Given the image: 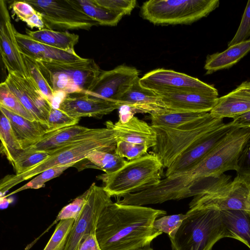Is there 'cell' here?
<instances>
[{
  "label": "cell",
  "instance_id": "6da1fadb",
  "mask_svg": "<svg viewBox=\"0 0 250 250\" xmlns=\"http://www.w3.org/2000/svg\"><path fill=\"white\" fill-rule=\"evenodd\" d=\"M164 210L112 202L99 217L96 236L101 250H136L150 245L162 232L154 221L166 215Z\"/></svg>",
  "mask_w": 250,
  "mask_h": 250
},
{
  "label": "cell",
  "instance_id": "7a4b0ae2",
  "mask_svg": "<svg viewBox=\"0 0 250 250\" xmlns=\"http://www.w3.org/2000/svg\"><path fill=\"white\" fill-rule=\"evenodd\" d=\"M105 125V127L100 128L96 133L87 137L58 148L51 153L47 159L28 171L19 175H6L0 181L1 195L15 186L46 169L70 164L75 165L95 150L115 151L117 140L110 121L106 122Z\"/></svg>",
  "mask_w": 250,
  "mask_h": 250
},
{
  "label": "cell",
  "instance_id": "3957f363",
  "mask_svg": "<svg viewBox=\"0 0 250 250\" xmlns=\"http://www.w3.org/2000/svg\"><path fill=\"white\" fill-rule=\"evenodd\" d=\"M186 214L175 236L170 239L176 250H211L222 238L236 239L223 223L220 210L193 208Z\"/></svg>",
  "mask_w": 250,
  "mask_h": 250
},
{
  "label": "cell",
  "instance_id": "277c9868",
  "mask_svg": "<svg viewBox=\"0 0 250 250\" xmlns=\"http://www.w3.org/2000/svg\"><path fill=\"white\" fill-rule=\"evenodd\" d=\"M164 167L152 153L127 161L116 171L97 177L102 181L104 188L112 196L140 192L157 184L162 180Z\"/></svg>",
  "mask_w": 250,
  "mask_h": 250
},
{
  "label": "cell",
  "instance_id": "5b68a950",
  "mask_svg": "<svg viewBox=\"0 0 250 250\" xmlns=\"http://www.w3.org/2000/svg\"><path fill=\"white\" fill-rule=\"evenodd\" d=\"M225 123L209 112L203 117L175 128L152 126L156 133V144L151 153L167 168L175 159L199 138Z\"/></svg>",
  "mask_w": 250,
  "mask_h": 250
},
{
  "label": "cell",
  "instance_id": "8992f818",
  "mask_svg": "<svg viewBox=\"0 0 250 250\" xmlns=\"http://www.w3.org/2000/svg\"><path fill=\"white\" fill-rule=\"evenodd\" d=\"M37 62L54 93L89 92L102 71L90 59L72 62Z\"/></svg>",
  "mask_w": 250,
  "mask_h": 250
},
{
  "label": "cell",
  "instance_id": "52a82bcc",
  "mask_svg": "<svg viewBox=\"0 0 250 250\" xmlns=\"http://www.w3.org/2000/svg\"><path fill=\"white\" fill-rule=\"evenodd\" d=\"M219 3L218 0H150L143 3L141 13L154 24H190L207 17Z\"/></svg>",
  "mask_w": 250,
  "mask_h": 250
},
{
  "label": "cell",
  "instance_id": "ba28073f",
  "mask_svg": "<svg viewBox=\"0 0 250 250\" xmlns=\"http://www.w3.org/2000/svg\"><path fill=\"white\" fill-rule=\"evenodd\" d=\"M250 140V127H235L199 164L187 171L193 181L215 179L236 170L239 156Z\"/></svg>",
  "mask_w": 250,
  "mask_h": 250
},
{
  "label": "cell",
  "instance_id": "9c48e42d",
  "mask_svg": "<svg viewBox=\"0 0 250 250\" xmlns=\"http://www.w3.org/2000/svg\"><path fill=\"white\" fill-rule=\"evenodd\" d=\"M189 205V208L240 210L250 212V177L237 175L233 181L227 179L209 192L194 197Z\"/></svg>",
  "mask_w": 250,
  "mask_h": 250
},
{
  "label": "cell",
  "instance_id": "30bf717a",
  "mask_svg": "<svg viewBox=\"0 0 250 250\" xmlns=\"http://www.w3.org/2000/svg\"><path fill=\"white\" fill-rule=\"evenodd\" d=\"M40 12L46 28L59 30H88L99 23L85 14L71 0H25Z\"/></svg>",
  "mask_w": 250,
  "mask_h": 250
},
{
  "label": "cell",
  "instance_id": "8fae6325",
  "mask_svg": "<svg viewBox=\"0 0 250 250\" xmlns=\"http://www.w3.org/2000/svg\"><path fill=\"white\" fill-rule=\"evenodd\" d=\"M86 201L79 217L74 222L64 250H78L84 236L96 232L99 217L102 210L112 203L111 196L93 183L86 190Z\"/></svg>",
  "mask_w": 250,
  "mask_h": 250
},
{
  "label": "cell",
  "instance_id": "7c38bea8",
  "mask_svg": "<svg viewBox=\"0 0 250 250\" xmlns=\"http://www.w3.org/2000/svg\"><path fill=\"white\" fill-rule=\"evenodd\" d=\"M235 126L224 124L205 134L180 153L167 168L166 177L188 171L199 164Z\"/></svg>",
  "mask_w": 250,
  "mask_h": 250
},
{
  "label": "cell",
  "instance_id": "4fadbf2b",
  "mask_svg": "<svg viewBox=\"0 0 250 250\" xmlns=\"http://www.w3.org/2000/svg\"><path fill=\"white\" fill-rule=\"evenodd\" d=\"M140 85L155 92L192 91L212 93L218 96L213 86L196 78L172 70L158 68L140 78Z\"/></svg>",
  "mask_w": 250,
  "mask_h": 250
},
{
  "label": "cell",
  "instance_id": "5bb4252c",
  "mask_svg": "<svg viewBox=\"0 0 250 250\" xmlns=\"http://www.w3.org/2000/svg\"><path fill=\"white\" fill-rule=\"evenodd\" d=\"M3 83L36 121L47 125L52 104L30 77L24 78L14 73H8Z\"/></svg>",
  "mask_w": 250,
  "mask_h": 250
},
{
  "label": "cell",
  "instance_id": "9a60e30c",
  "mask_svg": "<svg viewBox=\"0 0 250 250\" xmlns=\"http://www.w3.org/2000/svg\"><path fill=\"white\" fill-rule=\"evenodd\" d=\"M122 104L94 95L89 92L67 94L61 102L59 109L74 118L93 117L101 119Z\"/></svg>",
  "mask_w": 250,
  "mask_h": 250
},
{
  "label": "cell",
  "instance_id": "2e32d148",
  "mask_svg": "<svg viewBox=\"0 0 250 250\" xmlns=\"http://www.w3.org/2000/svg\"><path fill=\"white\" fill-rule=\"evenodd\" d=\"M5 0H0V52L8 73L28 77Z\"/></svg>",
  "mask_w": 250,
  "mask_h": 250
},
{
  "label": "cell",
  "instance_id": "e0dca14e",
  "mask_svg": "<svg viewBox=\"0 0 250 250\" xmlns=\"http://www.w3.org/2000/svg\"><path fill=\"white\" fill-rule=\"evenodd\" d=\"M138 77L139 71L136 68L123 64L112 70H102L89 93L119 102Z\"/></svg>",
  "mask_w": 250,
  "mask_h": 250
},
{
  "label": "cell",
  "instance_id": "ac0fdd59",
  "mask_svg": "<svg viewBox=\"0 0 250 250\" xmlns=\"http://www.w3.org/2000/svg\"><path fill=\"white\" fill-rule=\"evenodd\" d=\"M156 93L159 96L165 108L176 111L209 112L218 99V95L201 91H171Z\"/></svg>",
  "mask_w": 250,
  "mask_h": 250
},
{
  "label": "cell",
  "instance_id": "d6986e66",
  "mask_svg": "<svg viewBox=\"0 0 250 250\" xmlns=\"http://www.w3.org/2000/svg\"><path fill=\"white\" fill-rule=\"evenodd\" d=\"M16 39L21 53L36 61L72 62L81 61L83 58L75 51H65L39 42L26 34L15 30Z\"/></svg>",
  "mask_w": 250,
  "mask_h": 250
},
{
  "label": "cell",
  "instance_id": "ffe728a7",
  "mask_svg": "<svg viewBox=\"0 0 250 250\" xmlns=\"http://www.w3.org/2000/svg\"><path fill=\"white\" fill-rule=\"evenodd\" d=\"M99 129L75 125L48 132L37 144L25 149L44 151L50 154L62 146L94 134Z\"/></svg>",
  "mask_w": 250,
  "mask_h": 250
},
{
  "label": "cell",
  "instance_id": "44dd1931",
  "mask_svg": "<svg viewBox=\"0 0 250 250\" xmlns=\"http://www.w3.org/2000/svg\"><path fill=\"white\" fill-rule=\"evenodd\" d=\"M110 124L117 141L144 145L148 148H152L156 144V133L153 127L134 116L126 122L118 121L113 124L110 121Z\"/></svg>",
  "mask_w": 250,
  "mask_h": 250
},
{
  "label": "cell",
  "instance_id": "7402d4cb",
  "mask_svg": "<svg viewBox=\"0 0 250 250\" xmlns=\"http://www.w3.org/2000/svg\"><path fill=\"white\" fill-rule=\"evenodd\" d=\"M0 111L8 118L13 131L23 149L37 144L47 132V125L30 121L0 106Z\"/></svg>",
  "mask_w": 250,
  "mask_h": 250
},
{
  "label": "cell",
  "instance_id": "603a6c76",
  "mask_svg": "<svg viewBox=\"0 0 250 250\" xmlns=\"http://www.w3.org/2000/svg\"><path fill=\"white\" fill-rule=\"evenodd\" d=\"M139 77L133 82L130 87L123 95L119 103L122 105L131 108L134 113L151 114L162 108H165L159 96L153 91L142 87L139 83Z\"/></svg>",
  "mask_w": 250,
  "mask_h": 250
},
{
  "label": "cell",
  "instance_id": "cb8c5ba5",
  "mask_svg": "<svg viewBox=\"0 0 250 250\" xmlns=\"http://www.w3.org/2000/svg\"><path fill=\"white\" fill-rule=\"evenodd\" d=\"M250 111V94L235 88L218 98L217 104L209 113L218 119H234Z\"/></svg>",
  "mask_w": 250,
  "mask_h": 250
},
{
  "label": "cell",
  "instance_id": "d4e9b609",
  "mask_svg": "<svg viewBox=\"0 0 250 250\" xmlns=\"http://www.w3.org/2000/svg\"><path fill=\"white\" fill-rule=\"evenodd\" d=\"M250 52V40L230 46L222 52L209 55L204 68L206 74L232 67Z\"/></svg>",
  "mask_w": 250,
  "mask_h": 250
},
{
  "label": "cell",
  "instance_id": "484cf974",
  "mask_svg": "<svg viewBox=\"0 0 250 250\" xmlns=\"http://www.w3.org/2000/svg\"><path fill=\"white\" fill-rule=\"evenodd\" d=\"M27 35L34 40L54 48L65 51H74V46L79 36L67 31H60L47 28L36 31L25 29Z\"/></svg>",
  "mask_w": 250,
  "mask_h": 250
},
{
  "label": "cell",
  "instance_id": "4316f807",
  "mask_svg": "<svg viewBox=\"0 0 250 250\" xmlns=\"http://www.w3.org/2000/svg\"><path fill=\"white\" fill-rule=\"evenodd\" d=\"M227 229L250 249V212L240 210H220Z\"/></svg>",
  "mask_w": 250,
  "mask_h": 250
},
{
  "label": "cell",
  "instance_id": "83f0119b",
  "mask_svg": "<svg viewBox=\"0 0 250 250\" xmlns=\"http://www.w3.org/2000/svg\"><path fill=\"white\" fill-rule=\"evenodd\" d=\"M208 112L176 111L162 108L150 114L152 126L175 128L204 116Z\"/></svg>",
  "mask_w": 250,
  "mask_h": 250
},
{
  "label": "cell",
  "instance_id": "f1b7e54d",
  "mask_svg": "<svg viewBox=\"0 0 250 250\" xmlns=\"http://www.w3.org/2000/svg\"><path fill=\"white\" fill-rule=\"evenodd\" d=\"M82 10L99 25L115 26L124 15L109 10L96 2L95 0H75Z\"/></svg>",
  "mask_w": 250,
  "mask_h": 250
},
{
  "label": "cell",
  "instance_id": "f546056e",
  "mask_svg": "<svg viewBox=\"0 0 250 250\" xmlns=\"http://www.w3.org/2000/svg\"><path fill=\"white\" fill-rule=\"evenodd\" d=\"M0 152L12 164L23 150L12 128L8 118L0 111Z\"/></svg>",
  "mask_w": 250,
  "mask_h": 250
},
{
  "label": "cell",
  "instance_id": "4dcf8cb0",
  "mask_svg": "<svg viewBox=\"0 0 250 250\" xmlns=\"http://www.w3.org/2000/svg\"><path fill=\"white\" fill-rule=\"evenodd\" d=\"M92 163L94 168L104 171L106 174L112 173L123 166L127 162L115 151L95 150L85 158Z\"/></svg>",
  "mask_w": 250,
  "mask_h": 250
},
{
  "label": "cell",
  "instance_id": "1f68e13d",
  "mask_svg": "<svg viewBox=\"0 0 250 250\" xmlns=\"http://www.w3.org/2000/svg\"><path fill=\"white\" fill-rule=\"evenodd\" d=\"M14 13L31 28H46L41 14L31 4L24 1H14L11 5Z\"/></svg>",
  "mask_w": 250,
  "mask_h": 250
},
{
  "label": "cell",
  "instance_id": "d6a6232c",
  "mask_svg": "<svg viewBox=\"0 0 250 250\" xmlns=\"http://www.w3.org/2000/svg\"><path fill=\"white\" fill-rule=\"evenodd\" d=\"M50 154L45 151L23 149L12 164L15 175L24 173L47 159Z\"/></svg>",
  "mask_w": 250,
  "mask_h": 250
},
{
  "label": "cell",
  "instance_id": "836d02e7",
  "mask_svg": "<svg viewBox=\"0 0 250 250\" xmlns=\"http://www.w3.org/2000/svg\"><path fill=\"white\" fill-rule=\"evenodd\" d=\"M21 55L28 76L52 104L55 93L43 76L37 61L23 54Z\"/></svg>",
  "mask_w": 250,
  "mask_h": 250
},
{
  "label": "cell",
  "instance_id": "e575fe53",
  "mask_svg": "<svg viewBox=\"0 0 250 250\" xmlns=\"http://www.w3.org/2000/svg\"><path fill=\"white\" fill-rule=\"evenodd\" d=\"M74 222V219L60 221L43 250H64Z\"/></svg>",
  "mask_w": 250,
  "mask_h": 250
},
{
  "label": "cell",
  "instance_id": "d590c367",
  "mask_svg": "<svg viewBox=\"0 0 250 250\" xmlns=\"http://www.w3.org/2000/svg\"><path fill=\"white\" fill-rule=\"evenodd\" d=\"M0 106L24 118L36 121L33 115L25 108L18 98L2 82L0 84Z\"/></svg>",
  "mask_w": 250,
  "mask_h": 250
},
{
  "label": "cell",
  "instance_id": "8d00e7d4",
  "mask_svg": "<svg viewBox=\"0 0 250 250\" xmlns=\"http://www.w3.org/2000/svg\"><path fill=\"white\" fill-rule=\"evenodd\" d=\"M74 165L75 164H73L66 166L56 167L46 169L36 175L35 178H33L24 186L16 189L9 194L1 197L6 198L14 194L27 189H37L40 188L44 186L46 182L60 176L68 168Z\"/></svg>",
  "mask_w": 250,
  "mask_h": 250
},
{
  "label": "cell",
  "instance_id": "74e56055",
  "mask_svg": "<svg viewBox=\"0 0 250 250\" xmlns=\"http://www.w3.org/2000/svg\"><path fill=\"white\" fill-rule=\"evenodd\" d=\"M187 214H178L164 215L156 219L153 223V227L157 230L167 234L170 239L175 236L177 230Z\"/></svg>",
  "mask_w": 250,
  "mask_h": 250
},
{
  "label": "cell",
  "instance_id": "f35d334b",
  "mask_svg": "<svg viewBox=\"0 0 250 250\" xmlns=\"http://www.w3.org/2000/svg\"><path fill=\"white\" fill-rule=\"evenodd\" d=\"M80 119L70 116L59 108H52L47 119V132L77 125Z\"/></svg>",
  "mask_w": 250,
  "mask_h": 250
},
{
  "label": "cell",
  "instance_id": "ab89813d",
  "mask_svg": "<svg viewBox=\"0 0 250 250\" xmlns=\"http://www.w3.org/2000/svg\"><path fill=\"white\" fill-rule=\"evenodd\" d=\"M149 148L146 145L130 143L123 140L118 141L115 152L123 158L129 161L138 159L147 154Z\"/></svg>",
  "mask_w": 250,
  "mask_h": 250
},
{
  "label": "cell",
  "instance_id": "60d3db41",
  "mask_svg": "<svg viewBox=\"0 0 250 250\" xmlns=\"http://www.w3.org/2000/svg\"><path fill=\"white\" fill-rule=\"evenodd\" d=\"M86 191L76 197L60 210L54 223L62 220L74 219L76 221L80 216L86 201Z\"/></svg>",
  "mask_w": 250,
  "mask_h": 250
},
{
  "label": "cell",
  "instance_id": "b9f144b4",
  "mask_svg": "<svg viewBox=\"0 0 250 250\" xmlns=\"http://www.w3.org/2000/svg\"><path fill=\"white\" fill-rule=\"evenodd\" d=\"M248 40H250V0L247 2L239 27L228 46Z\"/></svg>",
  "mask_w": 250,
  "mask_h": 250
},
{
  "label": "cell",
  "instance_id": "7bdbcfd3",
  "mask_svg": "<svg viewBox=\"0 0 250 250\" xmlns=\"http://www.w3.org/2000/svg\"><path fill=\"white\" fill-rule=\"evenodd\" d=\"M98 4L124 16L130 15L136 5L135 0H95Z\"/></svg>",
  "mask_w": 250,
  "mask_h": 250
},
{
  "label": "cell",
  "instance_id": "ee69618b",
  "mask_svg": "<svg viewBox=\"0 0 250 250\" xmlns=\"http://www.w3.org/2000/svg\"><path fill=\"white\" fill-rule=\"evenodd\" d=\"M237 175L250 177V140L242 150L237 163Z\"/></svg>",
  "mask_w": 250,
  "mask_h": 250
},
{
  "label": "cell",
  "instance_id": "f6af8a7d",
  "mask_svg": "<svg viewBox=\"0 0 250 250\" xmlns=\"http://www.w3.org/2000/svg\"><path fill=\"white\" fill-rule=\"evenodd\" d=\"M78 250H101L96 236L92 232L84 237Z\"/></svg>",
  "mask_w": 250,
  "mask_h": 250
},
{
  "label": "cell",
  "instance_id": "bcb514c9",
  "mask_svg": "<svg viewBox=\"0 0 250 250\" xmlns=\"http://www.w3.org/2000/svg\"><path fill=\"white\" fill-rule=\"evenodd\" d=\"M231 122L237 127H250V111L233 119Z\"/></svg>",
  "mask_w": 250,
  "mask_h": 250
},
{
  "label": "cell",
  "instance_id": "7dc6e473",
  "mask_svg": "<svg viewBox=\"0 0 250 250\" xmlns=\"http://www.w3.org/2000/svg\"><path fill=\"white\" fill-rule=\"evenodd\" d=\"M236 88L250 94V84L248 81L242 83Z\"/></svg>",
  "mask_w": 250,
  "mask_h": 250
},
{
  "label": "cell",
  "instance_id": "c3c4849f",
  "mask_svg": "<svg viewBox=\"0 0 250 250\" xmlns=\"http://www.w3.org/2000/svg\"><path fill=\"white\" fill-rule=\"evenodd\" d=\"M136 250H154L150 245L146 246L143 248Z\"/></svg>",
  "mask_w": 250,
  "mask_h": 250
},
{
  "label": "cell",
  "instance_id": "681fc988",
  "mask_svg": "<svg viewBox=\"0 0 250 250\" xmlns=\"http://www.w3.org/2000/svg\"><path fill=\"white\" fill-rule=\"evenodd\" d=\"M171 248H172V250H176L173 247H171Z\"/></svg>",
  "mask_w": 250,
  "mask_h": 250
},
{
  "label": "cell",
  "instance_id": "f907efd6",
  "mask_svg": "<svg viewBox=\"0 0 250 250\" xmlns=\"http://www.w3.org/2000/svg\"><path fill=\"white\" fill-rule=\"evenodd\" d=\"M249 82V83L250 84V81H249V82Z\"/></svg>",
  "mask_w": 250,
  "mask_h": 250
}]
</instances>
